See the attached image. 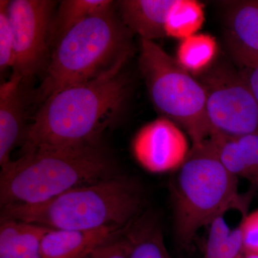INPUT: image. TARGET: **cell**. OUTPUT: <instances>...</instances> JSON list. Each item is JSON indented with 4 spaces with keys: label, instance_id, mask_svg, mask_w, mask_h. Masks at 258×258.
I'll use <instances>...</instances> for the list:
<instances>
[{
    "label": "cell",
    "instance_id": "obj_1",
    "mask_svg": "<svg viewBox=\"0 0 258 258\" xmlns=\"http://www.w3.org/2000/svg\"><path fill=\"white\" fill-rule=\"evenodd\" d=\"M129 56L88 82L61 90L47 98L27 126L23 154L40 148L98 143L102 134L116 121L128 97L122 73Z\"/></svg>",
    "mask_w": 258,
    "mask_h": 258
},
{
    "label": "cell",
    "instance_id": "obj_2",
    "mask_svg": "<svg viewBox=\"0 0 258 258\" xmlns=\"http://www.w3.org/2000/svg\"><path fill=\"white\" fill-rule=\"evenodd\" d=\"M118 175L116 163L100 142L40 148L1 169L0 203L35 205Z\"/></svg>",
    "mask_w": 258,
    "mask_h": 258
},
{
    "label": "cell",
    "instance_id": "obj_3",
    "mask_svg": "<svg viewBox=\"0 0 258 258\" xmlns=\"http://www.w3.org/2000/svg\"><path fill=\"white\" fill-rule=\"evenodd\" d=\"M145 196L138 181L115 176L80 186L35 205L2 207L1 220L52 230H90L115 226L126 229L143 212Z\"/></svg>",
    "mask_w": 258,
    "mask_h": 258
},
{
    "label": "cell",
    "instance_id": "obj_4",
    "mask_svg": "<svg viewBox=\"0 0 258 258\" xmlns=\"http://www.w3.org/2000/svg\"><path fill=\"white\" fill-rule=\"evenodd\" d=\"M172 184L174 230L178 242L189 247L200 229L230 210L248 214L255 190L241 194L238 178L217 157L210 139L193 145Z\"/></svg>",
    "mask_w": 258,
    "mask_h": 258
},
{
    "label": "cell",
    "instance_id": "obj_5",
    "mask_svg": "<svg viewBox=\"0 0 258 258\" xmlns=\"http://www.w3.org/2000/svg\"><path fill=\"white\" fill-rule=\"evenodd\" d=\"M130 33L113 10L76 25L56 42L35 100L96 79L130 55Z\"/></svg>",
    "mask_w": 258,
    "mask_h": 258
},
{
    "label": "cell",
    "instance_id": "obj_6",
    "mask_svg": "<svg viewBox=\"0 0 258 258\" xmlns=\"http://www.w3.org/2000/svg\"><path fill=\"white\" fill-rule=\"evenodd\" d=\"M139 68L156 108L182 127L193 145L210 139L206 93L201 83L154 41L141 39Z\"/></svg>",
    "mask_w": 258,
    "mask_h": 258
},
{
    "label": "cell",
    "instance_id": "obj_7",
    "mask_svg": "<svg viewBox=\"0 0 258 258\" xmlns=\"http://www.w3.org/2000/svg\"><path fill=\"white\" fill-rule=\"evenodd\" d=\"M211 137L258 133V102L235 66L217 64L201 76Z\"/></svg>",
    "mask_w": 258,
    "mask_h": 258
},
{
    "label": "cell",
    "instance_id": "obj_8",
    "mask_svg": "<svg viewBox=\"0 0 258 258\" xmlns=\"http://www.w3.org/2000/svg\"><path fill=\"white\" fill-rule=\"evenodd\" d=\"M55 4L51 0H12L8 3L7 11L14 39L13 74L23 78L24 83L42 69L46 71L47 42Z\"/></svg>",
    "mask_w": 258,
    "mask_h": 258
},
{
    "label": "cell",
    "instance_id": "obj_9",
    "mask_svg": "<svg viewBox=\"0 0 258 258\" xmlns=\"http://www.w3.org/2000/svg\"><path fill=\"white\" fill-rule=\"evenodd\" d=\"M132 150L146 170L166 173L177 170L191 149L179 125L163 116L148 123L137 132Z\"/></svg>",
    "mask_w": 258,
    "mask_h": 258
},
{
    "label": "cell",
    "instance_id": "obj_10",
    "mask_svg": "<svg viewBox=\"0 0 258 258\" xmlns=\"http://www.w3.org/2000/svg\"><path fill=\"white\" fill-rule=\"evenodd\" d=\"M23 78L12 74L9 81L0 86V166L9 165L12 151L23 142L26 99L23 95Z\"/></svg>",
    "mask_w": 258,
    "mask_h": 258
},
{
    "label": "cell",
    "instance_id": "obj_11",
    "mask_svg": "<svg viewBox=\"0 0 258 258\" xmlns=\"http://www.w3.org/2000/svg\"><path fill=\"white\" fill-rule=\"evenodd\" d=\"M126 229L109 226L90 230H50L42 240V258H86Z\"/></svg>",
    "mask_w": 258,
    "mask_h": 258
},
{
    "label": "cell",
    "instance_id": "obj_12",
    "mask_svg": "<svg viewBox=\"0 0 258 258\" xmlns=\"http://www.w3.org/2000/svg\"><path fill=\"white\" fill-rule=\"evenodd\" d=\"M209 139L226 169L236 177L247 179L251 189H258V133Z\"/></svg>",
    "mask_w": 258,
    "mask_h": 258
},
{
    "label": "cell",
    "instance_id": "obj_13",
    "mask_svg": "<svg viewBox=\"0 0 258 258\" xmlns=\"http://www.w3.org/2000/svg\"><path fill=\"white\" fill-rule=\"evenodd\" d=\"M176 0H123L118 2L120 20L141 39L154 41L166 36L168 14Z\"/></svg>",
    "mask_w": 258,
    "mask_h": 258
},
{
    "label": "cell",
    "instance_id": "obj_14",
    "mask_svg": "<svg viewBox=\"0 0 258 258\" xmlns=\"http://www.w3.org/2000/svg\"><path fill=\"white\" fill-rule=\"evenodd\" d=\"M50 230L18 220H1L0 258H42V240Z\"/></svg>",
    "mask_w": 258,
    "mask_h": 258
},
{
    "label": "cell",
    "instance_id": "obj_15",
    "mask_svg": "<svg viewBox=\"0 0 258 258\" xmlns=\"http://www.w3.org/2000/svg\"><path fill=\"white\" fill-rule=\"evenodd\" d=\"M128 245V258H171L157 218L142 213L123 232Z\"/></svg>",
    "mask_w": 258,
    "mask_h": 258
},
{
    "label": "cell",
    "instance_id": "obj_16",
    "mask_svg": "<svg viewBox=\"0 0 258 258\" xmlns=\"http://www.w3.org/2000/svg\"><path fill=\"white\" fill-rule=\"evenodd\" d=\"M225 5L226 38L258 52V0L227 2Z\"/></svg>",
    "mask_w": 258,
    "mask_h": 258
},
{
    "label": "cell",
    "instance_id": "obj_17",
    "mask_svg": "<svg viewBox=\"0 0 258 258\" xmlns=\"http://www.w3.org/2000/svg\"><path fill=\"white\" fill-rule=\"evenodd\" d=\"M218 54L215 37L208 34H196L180 42L176 60L189 74L202 76L213 66Z\"/></svg>",
    "mask_w": 258,
    "mask_h": 258
},
{
    "label": "cell",
    "instance_id": "obj_18",
    "mask_svg": "<svg viewBox=\"0 0 258 258\" xmlns=\"http://www.w3.org/2000/svg\"><path fill=\"white\" fill-rule=\"evenodd\" d=\"M111 0H63L51 22L50 33L56 42L83 20L113 10Z\"/></svg>",
    "mask_w": 258,
    "mask_h": 258
},
{
    "label": "cell",
    "instance_id": "obj_19",
    "mask_svg": "<svg viewBox=\"0 0 258 258\" xmlns=\"http://www.w3.org/2000/svg\"><path fill=\"white\" fill-rule=\"evenodd\" d=\"M204 258L243 257V236L240 225L231 228L224 215L216 217L208 226Z\"/></svg>",
    "mask_w": 258,
    "mask_h": 258
},
{
    "label": "cell",
    "instance_id": "obj_20",
    "mask_svg": "<svg viewBox=\"0 0 258 258\" xmlns=\"http://www.w3.org/2000/svg\"><path fill=\"white\" fill-rule=\"evenodd\" d=\"M203 5L195 0H176L168 14L166 36L184 40L196 35L205 22Z\"/></svg>",
    "mask_w": 258,
    "mask_h": 258
},
{
    "label": "cell",
    "instance_id": "obj_21",
    "mask_svg": "<svg viewBox=\"0 0 258 258\" xmlns=\"http://www.w3.org/2000/svg\"><path fill=\"white\" fill-rule=\"evenodd\" d=\"M227 50L235 68L258 102V52L226 38Z\"/></svg>",
    "mask_w": 258,
    "mask_h": 258
},
{
    "label": "cell",
    "instance_id": "obj_22",
    "mask_svg": "<svg viewBox=\"0 0 258 258\" xmlns=\"http://www.w3.org/2000/svg\"><path fill=\"white\" fill-rule=\"evenodd\" d=\"M9 1H0V69L2 72L14 64V39L8 18Z\"/></svg>",
    "mask_w": 258,
    "mask_h": 258
},
{
    "label": "cell",
    "instance_id": "obj_23",
    "mask_svg": "<svg viewBox=\"0 0 258 258\" xmlns=\"http://www.w3.org/2000/svg\"><path fill=\"white\" fill-rule=\"evenodd\" d=\"M244 254L258 255V209L242 217L240 222Z\"/></svg>",
    "mask_w": 258,
    "mask_h": 258
},
{
    "label": "cell",
    "instance_id": "obj_24",
    "mask_svg": "<svg viewBox=\"0 0 258 258\" xmlns=\"http://www.w3.org/2000/svg\"><path fill=\"white\" fill-rule=\"evenodd\" d=\"M86 258H128V245L123 233L103 244Z\"/></svg>",
    "mask_w": 258,
    "mask_h": 258
},
{
    "label": "cell",
    "instance_id": "obj_25",
    "mask_svg": "<svg viewBox=\"0 0 258 258\" xmlns=\"http://www.w3.org/2000/svg\"><path fill=\"white\" fill-rule=\"evenodd\" d=\"M243 258H258V255L254 254H244Z\"/></svg>",
    "mask_w": 258,
    "mask_h": 258
},
{
    "label": "cell",
    "instance_id": "obj_26",
    "mask_svg": "<svg viewBox=\"0 0 258 258\" xmlns=\"http://www.w3.org/2000/svg\"><path fill=\"white\" fill-rule=\"evenodd\" d=\"M242 258H243V257H242Z\"/></svg>",
    "mask_w": 258,
    "mask_h": 258
}]
</instances>
